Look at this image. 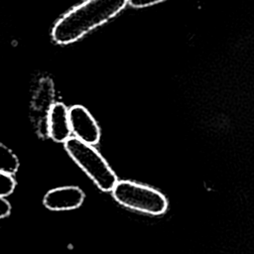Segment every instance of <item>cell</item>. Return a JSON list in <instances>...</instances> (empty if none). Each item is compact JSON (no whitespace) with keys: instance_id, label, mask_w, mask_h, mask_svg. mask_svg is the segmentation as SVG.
Returning a JSON list of instances; mask_svg holds the SVG:
<instances>
[{"instance_id":"6da1fadb","label":"cell","mask_w":254,"mask_h":254,"mask_svg":"<svg viewBox=\"0 0 254 254\" xmlns=\"http://www.w3.org/2000/svg\"><path fill=\"white\" fill-rule=\"evenodd\" d=\"M128 0H86L64 14L54 26L52 36L62 45L73 43L119 14Z\"/></svg>"},{"instance_id":"7a4b0ae2","label":"cell","mask_w":254,"mask_h":254,"mask_svg":"<svg viewBox=\"0 0 254 254\" xmlns=\"http://www.w3.org/2000/svg\"><path fill=\"white\" fill-rule=\"evenodd\" d=\"M64 148L71 159L103 191L112 190L117 177L100 153L89 144L75 137H69L64 142Z\"/></svg>"},{"instance_id":"3957f363","label":"cell","mask_w":254,"mask_h":254,"mask_svg":"<svg viewBox=\"0 0 254 254\" xmlns=\"http://www.w3.org/2000/svg\"><path fill=\"white\" fill-rule=\"evenodd\" d=\"M111 191L117 202L136 211L160 215L168 208L165 195L149 186L131 181H118Z\"/></svg>"},{"instance_id":"277c9868","label":"cell","mask_w":254,"mask_h":254,"mask_svg":"<svg viewBox=\"0 0 254 254\" xmlns=\"http://www.w3.org/2000/svg\"><path fill=\"white\" fill-rule=\"evenodd\" d=\"M68 117L70 129L71 132L75 135V138L92 146L99 142V126L84 106H71L68 109Z\"/></svg>"},{"instance_id":"5b68a950","label":"cell","mask_w":254,"mask_h":254,"mask_svg":"<svg viewBox=\"0 0 254 254\" xmlns=\"http://www.w3.org/2000/svg\"><path fill=\"white\" fill-rule=\"evenodd\" d=\"M83 199L84 193L79 188L68 186L49 190L44 197V204L52 210H69L80 206Z\"/></svg>"},{"instance_id":"8992f818","label":"cell","mask_w":254,"mask_h":254,"mask_svg":"<svg viewBox=\"0 0 254 254\" xmlns=\"http://www.w3.org/2000/svg\"><path fill=\"white\" fill-rule=\"evenodd\" d=\"M48 131L51 138L59 143H64L71 133L68 109L62 102L52 104L48 114Z\"/></svg>"},{"instance_id":"52a82bcc","label":"cell","mask_w":254,"mask_h":254,"mask_svg":"<svg viewBox=\"0 0 254 254\" xmlns=\"http://www.w3.org/2000/svg\"><path fill=\"white\" fill-rule=\"evenodd\" d=\"M19 169L17 156L4 144L0 142V172L7 175H14Z\"/></svg>"},{"instance_id":"ba28073f","label":"cell","mask_w":254,"mask_h":254,"mask_svg":"<svg viewBox=\"0 0 254 254\" xmlns=\"http://www.w3.org/2000/svg\"><path fill=\"white\" fill-rule=\"evenodd\" d=\"M16 182L12 176L0 172V196L9 195L15 189Z\"/></svg>"},{"instance_id":"9c48e42d","label":"cell","mask_w":254,"mask_h":254,"mask_svg":"<svg viewBox=\"0 0 254 254\" xmlns=\"http://www.w3.org/2000/svg\"><path fill=\"white\" fill-rule=\"evenodd\" d=\"M163 1L166 0H128V4L134 8H144L158 4Z\"/></svg>"},{"instance_id":"30bf717a","label":"cell","mask_w":254,"mask_h":254,"mask_svg":"<svg viewBox=\"0 0 254 254\" xmlns=\"http://www.w3.org/2000/svg\"><path fill=\"white\" fill-rule=\"evenodd\" d=\"M11 211V205L4 196H0V218L6 217Z\"/></svg>"}]
</instances>
